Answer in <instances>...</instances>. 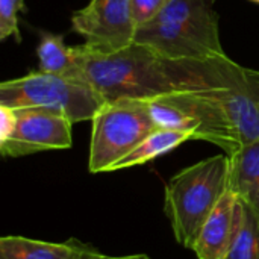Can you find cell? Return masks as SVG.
I'll return each instance as SVG.
<instances>
[{
	"mask_svg": "<svg viewBox=\"0 0 259 259\" xmlns=\"http://www.w3.org/2000/svg\"><path fill=\"white\" fill-rule=\"evenodd\" d=\"M80 77L105 102L155 97L228 87L241 65L228 55L206 61H170L146 46L131 44L118 52L99 53L83 44L74 47Z\"/></svg>",
	"mask_w": 259,
	"mask_h": 259,
	"instance_id": "cell-1",
	"label": "cell"
},
{
	"mask_svg": "<svg viewBox=\"0 0 259 259\" xmlns=\"http://www.w3.org/2000/svg\"><path fill=\"white\" fill-rule=\"evenodd\" d=\"M135 42L170 61L225 56L214 0H168L150 23L137 27Z\"/></svg>",
	"mask_w": 259,
	"mask_h": 259,
	"instance_id": "cell-2",
	"label": "cell"
},
{
	"mask_svg": "<svg viewBox=\"0 0 259 259\" xmlns=\"http://www.w3.org/2000/svg\"><path fill=\"white\" fill-rule=\"evenodd\" d=\"M229 190V156L215 155L176 173L165 187V214L176 241L191 249Z\"/></svg>",
	"mask_w": 259,
	"mask_h": 259,
	"instance_id": "cell-3",
	"label": "cell"
},
{
	"mask_svg": "<svg viewBox=\"0 0 259 259\" xmlns=\"http://www.w3.org/2000/svg\"><path fill=\"white\" fill-rule=\"evenodd\" d=\"M105 103L103 97L82 77L33 71L0 83V105L55 111L73 124L91 121Z\"/></svg>",
	"mask_w": 259,
	"mask_h": 259,
	"instance_id": "cell-4",
	"label": "cell"
},
{
	"mask_svg": "<svg viewBox=\"0 0 259 259\" xmlns=\"http://www.w3.org/2000/svg\"><path fill=\"white\" fill-rule=\"evenodd\" d=\"M88 168L91 173L111 171L156 127L147 100L120 99L106 102L94 115Z\"/></svg>",
	"mask_w": 259,
	"mask_h": 259,
	"instance_id": "cell-5",
	"label": "cell"
},
{
	"mask_svg": "<svg viewBox=\"0 0 259 259\" xmlns=\"http://www.w3.org/2000/svg\"><path fill=\"white\" fill-rule=\"evenodd\" d=\"M71 29L85 38L88 50L118 52L135 42L131 0H91L71 17Z\"/></svg>",
	"mask_w": 259,
	"mask_h": 259,
	"instance_id": "cell-6",
	"label": "cell"
},
{
	"mask_svg": "<svg viewBox=\"0 0 259 259\" xmlns=\"http://www.w3.org/2000/svg\"><path fill=\"white\" fill-rule=\"evenodd\" d=\"M17 121L12 134L0 143L8 158H20L47 150H64L73 144V123L62 114L42 108H14Z\"/></svg>",
	"mask_w": 259,
	"mask_h": 259,
	"instance_id": "cell-7",
	"label": "cell"
},
{
	"mask_svg": "<svg viewBox=\"0 0 259 259\" xmlns=\"http://www.w3.org/2000/svg\"><path fill=\"white\" fill-rule=\"evenodd\" d=\"M238 222V199L228 190L203 225L193 252L199 259H225Z\"/></svg>",
	"mask_w": 259,
	"mask_h": 259,
	"instance_id": "cell-8",
	"label": "cell"
},
{
	"mask_svg": "<svg viewBox=\"0 0 259 259\" xmlns=\"http://www.w3.org/2000/svg\"><path fill=\"white\" fill-rule=\"evenodd\" d=\"M229 190L259 215V140L229 156Z\"/></svg>",
	"mask_w": 259,
	"mask_h": 259,
	"instance_id": "cell-9",
	"label": "cell"
},
{
	"mask_svg": "<svg viewBox=\"0 0 259 259\" xmlns=\"http://www.w3.org/2000/svg\"><path fill=\"white\" fill-rule=\"evenodd\" d=\"M85 244L71 238L67 243H47L18 235L0 238V259H79Z\"/></svg>",
	"mask_w": 259,
	"mask_h": 259,
	"instance_id": "cell-10",
	"label": "cell"
},
{
	"mask_svg": "<svg viewBox=\"0 0 259 259\" xmlns=\"http://www.w3.org/2000/svg\"><path fill=\"white\" fill-rule=\"evenodd\" d=\"M38 71L70 77H80V68L74 47H68L62 35L42 32L36 47Z\"/></svg>",
	"mask_w": 259,
	"mask_h": 259,
	"instance_id": "cell-11",
	"label": "cell"
},
{
	"mask_svg": "<svg viewBox=\"0 0 259 259\" xmlns=\"http://www.w3.org/2000/svg\"><path fill=\"white\" fill-rule=\"evenodd\" d=\"M193 140L191 135L185 132L178 131H168V129H155L147 138H144L129 155H126L121 161H118L111 171L115 170H124L137 165L147 164L162 155L170 153L171 150L178 149L185 141Z\"/></svg>",
	"mask_w": 259,
	"mask_h": 259,
	"instance_id": "cell-12",
	"label": "cell"
},
{
	"mask_svg": "<svg viewBox=\"0 0 259 259\" xmlns=\"http://www.w3.org/2000/svg\"><path fill=\"white\" fill-rule=\"evenodd\" d=\"M225 259H259V215L238 200V222Z\"/></svg>",
	"mask_w": 259,
	"mask_h": 259,
	"instance_id": "cell-13",
	"label": "cell"
},
{
	"mask_svg": "<svg viewBox=\"0 0 259 259\" xmlns=\"http://www.w3.org/2000/svg\"><path fill=\"white\" fill-rule=\"evenodd\" d=\"M24 9V0H0V39L12 36L21 41L18 29V12Z\"/></svg>",
	"mask_w": 259,
	"mask_h": 259,
	"instance_id": "cell-14",
	"label": "cell"
},
{
	"mask_svg": "<svg viewBox=\"0 0 259 259\" xmlns=\"http://www.w3.org/2000/svg\"><path fill=\"white\" fill-rule=\"evenodd\" d=\"M167 3L168 0H131L135 26L140 27L155 20Z\"/></svg>",
	"mask_w": 259,
	"mask_h": 259,
	"instance_id": "cell-15",
	"label": "cell"
},
{
	"mask_svg": "<svg viewBox=\"0 0 259 259\" xmlns=\"http://www.w3.org/2000/svg\"><path fill=\"white\" fill-rule=\"evenodd\" d=\"M17 121L15 109L0 105V143L5 141L14 131Z\"/></svg>",
	"mask_w": 259,
	"mask_h": 259,
	"instance_id": "cell-16",
	"label": "cell"
},
{
	"mask_svg": "<svg viewBox=\"0 0 259 259\" xmlns=\"http://www.w3.org/2000/svg\"><path fill=\"white\" fill-rule=\"evenodd\" d=\"M105 256H106V255L100 253L97 249H94V247L85 244V249H83V252H82V255H80V258L79 259H105Z\"/></svg>",
	"mask_w": 259,
	"mask_h": 259,
	"instance_id": "cell-17",
	"label": "cell"
},
{
	"mask_svg": "<svg viewBox=\"0 0 259 259\" xmlns=\"http://www.w3.org/2000/svg\"><path fill=\"white\" fill-rule=\"evenodd\" d=\"M105 259H152L150 256L144 255V253H138V255H126V256H105Z\"/></svg>",
	"mask_w": 259,
	"mask_h": 259,
	"instance_id": "cell-18",
	"label": "cell"
},
{
	"mask_svg": "<svg viewBox=\"0 0 259 259\" xmlns=\"http://www.w3.org/2000/svg\"><path fill=\"white\" fill-rule=\"evenodd\" d=\"M250 2H253V3H258L259 5V0H250Z\"/></svg>",
	"mask_w": 259,
	"mask_h": 259,
	"instance_id": "cell-19",
	"label": "cell"
}]
</instances>
